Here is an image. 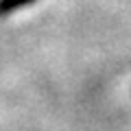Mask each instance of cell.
Here are the masks:
<instances>
[{
  "label": "cell",
  "mask_w": 131,
  "mask_h": 131,
  "mask_svg": "<svg viewBox=\"0 0 131 131\" xmlns=\"http://www.w3.org/2000/svg\"><path fill=\"white\" fill-rule=\"evenodd\" d=\"M31 2H35V0H0V15H9Z\"/></svg>",
  "instance_id": "obj_1"
}]
</instances>
